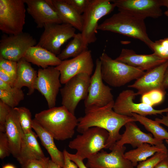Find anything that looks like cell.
I'll use <instances>...</instances> for the list:
<instances>
[{"label": "cell", "instance_id": "cell-30", "mask_svg": "<svg viewBox=\"0 0 168 168\" xmlns=\"http://www.w3.org/2000/svg\"><path fill=\"white\" fill-rule=\"evenodd\" d=\"M24 97L25 94L21 89L13 87L8 91L0 90V100L12 109L17 107Z\"/></svg>", "mask_w": 168, "mask_h": 168}, {"label": "cell", "instance_id": "cell-3", "mask_svg": "<svg viewBox=\"0 0 168 168\" xmlns=\"http://www.w3.org/2000/svg\"><path fill=\"white\" fill-rule=\"evenodd\" d=\"M144 20L119 11L99 25L97 30L110 31L138 39L151 49L153 42L147 34Z\"/></svg>", "mask_w": 168, "mask_h": 168}, {"label": "cell", "instance_id": "cell-40", "mask_svg": "<svg viewBox=\"0 0 168 168\" xmlns=\"http://www.w3.org/2000/svg\"><path fill=\"white\" fill-rule=\"evenodd\" d=\"M16 78L0 70V80L13 87Z\"/></svg>", "mask_w": 168, "mask_h": 168}, {"label": "cell", "instance_id": "cell-18", "mask_svg": "<svg viewBox=\"0 0 168 168\" xmlns=\"http://www.w3.org/2000/svg\"><path fill=\"white\" fill-rule=\"evenodd\" d=\"M26 10L32 17L37 28L48 23H63L57 13L47 0H24Z\"/></svg>", "mask_w": 168, "mask_h": 168}, {"label": "cell", "instance_id": "cell-27", "mask_svg": "<svg viewBox=\"0 0 168 168\" xmlns=\"http://www.w3.org/2000/svg\"><path fill=\"white\" fill-rule=\"evenodd\" d=\"M167 150L165 145L161 143L152 145L144 143L136 149L130 150L124 153L125 157L130 161L134 167L137 166L138 162H141L152 156L156 153Z\"/></svg>", "mask_w": 168, "mask_h": 168}, {"label": "cell", "instance_id": "cell-16", "mask_svg": "<svg viewBox=\"0 0 168 168\" xmlns=\"http://www.w3.org/2000/svg\"><path fill=\"white\" fill-rule=\"evenodd\" d=\"M119 11L145 19L162 15L159 0H111Z\"/></svg>", "mask_w": 168, "mask_h": 168}, {"label": "cell", "instance_id": "cell-22", "mask_svg": "<svg viewBox=\"0 0 168 168\" xmlns=\"http://www.w3.org/2000/svg\"><path fill=\"white\" fill-rule=\"evenodd\" d=\"M36 134L32 131L24 133L19 154L16 158L23 165L32 160L40 159L45 156L37 139Z\"/></svg>", "mask_w": 168, "mask_h": 168}, {"label": "cell", "instance_id": "cell-34", "mask_svg": "<svg viewBox=\"0 0 168 168\" xmlns=\"http://www.w3.org/2000/svg\"><path fill=\"white\" fill-rule=\"evenodd\" d=\"M168 157V150L157 152L150 158L140 162L136 168H154L159 162Z\"/></svg>", "mask_w": 168, "mask_h": 168}, {"label": "cell", "instance_id": "cell-37", "mask_svg": "<svg viewBox=\"0 0 168 168\" xmlns=\"http://www.w3.org/2000/svg\"><path fill=\"white\" fill-rule=\"evenodd\" d=\"M12 108L0 100V132L5 133L7 117Z\"/></svg>", "mask_w": 168, "mask_h": 168}, {"label": "cell", "instance_id": "cell-38", "mask_svg": "<svg viewBox=\"0 0 168 168\" xmlns=\"http://www.w3.org/2000/svg\"><path fill=\"white\" fill-rule=\"evenodd\" d=\"M49 157L30 160L21 166L22 168H48L49 160Z\"/></svg>", "mask_w": 168, "mask_h": 168}, {"label": "cell", "instance_id": "cell-26", "mask_svg": "<svg viewBox=\"0 0 168 168\" xmlns=\"http://www.w3.org/2000/svg\"><path fill=\"white\" fill-rule=\"evenodd\" d=\"M32 128L49 154L51 160L63 168L64 163L63 153L57 148L53 136L34 119H33Z\"/></svg>", "mask_w": 168, "mask_h": 168}, {"label": "cell", "instance_id": "cell-41", "mask_svg": "<svg viewBox=\"0 0 168 168\" xmlns=\"http://www.w3.org/2000/svg\"><path fill=\"white\" fill-rule=\"evenodd\" d=\"M69 159L75 163L79 168H88L83 162V160L79 158L75 154H72L67 152Z\"/></svg>", "mask_w": 168, "mask_h": 168}, {"label": "cell", "instance_id": "cell-39", "mask_svg": "<svg viewBox=\"0 0 168 168\" xmlns=\"http://www.w3.org/2000/svg\"><path fill=\"white\" fill-rule=\"evenodd\" d=\"M77 12L82 15L90 0H66Z\"/></svg>", "mask_w": 168, "mask_h": 168}, {"label": "cell", "instance_id": "cell-43", "mask_svg": "<svg viewBox=\"0 0 168 168\" xmlns=\"http://www.w3.org/2000/svg\"><path fill=\"white\" fill-rule=\"evenodd\" d=\"M155 120L160 124H163L168 127V113L166 115H163L161 119L156 118Z\"/></svg>", "mask_w": 168, "mask_h": 168}, {"label": "cell", "instance_id": "cell-5", "mask_svg": "<svg viewBox=\"0 0 168 168\" xmlns=\"http://www.w3.org/2000/svg\"><path fill=\"white\" fill-rule=\"evenodd\" d=\"M109 137V133L104 129L90 128L70 141L68 147L76 150V155L83 160L105 149Z\"/></svg>", "mask_w": 168, "mask_h": 168}, {"label": "cell", "instance_id": "cell-12", "mask_svg": "<svg viewBox=\"0 0 168 168\" xmlns=\"http://www.w3.org/2000/svg\"><path fill=\"white\" fill-rule=\"evenodd\" d=\"M37 72L35 89L44 96L49 108L54 107L61 86L60 72L54 66L39 68Z\"/></svg>", "mask_w": 168, "mask_h": 168}, {"label": "cell", "instance_id": "cell-46", "mask_svg": "<svg viewBox=\"0 0 168 168\" xmlns=\"http://www.w3.org/2000/svg\"><path fill=\"white\" fill-rule=\"evenodd\" d=\"M13 87L11 86L1 80H0V90L8 91L11 90Z\"/></svg>", "mask_w": 168, "mask_h": 168}, {"label": "cell", "instance_id": "cell-1", "mask_svg": "<svg viewBox=\"0 0 168 168\" xmlns=\"http://www.w3.org/2000/svg\"><path fill=\"white\" fill-rule=\"evenodd\" d=\"M114 101L101 107L85 108V114L78 119L77 131L82 133L87 129L98 127L107 130L109 134L105 149L110 150L121 138L120 128L128 122L137 121L133 116L122 115L113 109Z\"/></svg>", "mask_w": 168, "mask_h": 168}, {"label": "cell", "instance_id": "cell-15", "mask_svg": "<svg viewBox=\"0 0 168 168\" xmlns=\"http://www.w3.org/2000/svg\"><path fill=\"white\" fill-rule=\"evenodd\" d=\"M126 147L114 145L108 153L103 150L87 159L88 168H134L131 162L124 156Z\"/></svg>", "mask_w": 168, "mask_h": 168}, {"label": "cell", "instance_id": "cell-32", "mask_svg": "<svg viewBox=\"0 0 168 168\" xmlns=\"http://www.w3.org/2000/svg\"><path fill=\"white\" fill-rule=\"evenodd\" d=\"M14 108L18 113L20 123L24 133H28L32 131L33 119L30 110L23 106Z\"/></svg>", "mask_w": 168, "mask_h": 168}, {"label": "cell", "instance_id": "cell-44", "mask_svg": "<svg viewBox=\"0 0 168 168\" xmlns=\"http://www.w3.org/2000/svg\"><path fill=\"white\" fill-rule=\"evenodd\" d=\"M162 89L166 91L168 89V68L166 70L164 75L162 84Z\"/></svg>", "mask_w": 168, "mask_h": 168}, {"label": "cell", "instance_id": "cell-50", "mask_svg": "<svg viewBox=\"0 0 168 168\" xmlns=\"http://www.w3.org/2000/svg\"><path fill=\"white\" fill-rule=\"evenodd\" d=\"M164 14L168 17V9L165 12Z\"/></svg>", "mask_w": 168, "mask_h": 168}, {"label": "cell", "instance_id": "cell-19", "mask_svg": "<svg viewBox=\"0 0 168 168\" xmlns=\"http://www.w3.org/2000/svg\"><path fill=\"white\" fill-rule=\"evenodd\" d=\"M115 59L144 71L151 69L167 61L160 58L153 53L138 54L133 50L125 48L122 49L119 55Z\"/></svg>", "mask_w": 168, "mask_h": 168}, {"label": "cell", "instance_id": "cell-24", "mask_svg": "<svg viewBox=\"0 0 168 168\" xmlns=\"http://www.w3.org/2000/svg\"><path fill=\"white\" fill-rule=\"evenodd\" d=\"M37 75V71L30 63L22 58L17 62V73L13 87L21 89L23 87H26L28 90L27 94L31 95L35 90V83Z\"/></svg>", "mask_w": 168, "mask_h": 168}, {"label": "cell", "instance_id": "cell-21", "mask_svg": "<svg viewBox=\"0 0 168 168\" xmlns=\"http://www.w3.org/2000/svg\"><path fill=\"white\" fill-rule=\"evenodd\" d=\"M9 142L11 154L16 158L21 147L24 133L21 126L18 113L12 109L6 122L5 132Z\"/></svg>", "mask_w": 168, "mask_h": 168}, {"label": "cell", "instance_id": "cell-9", "mask_svg": "<svg viewBox=\"0 0 168 168\" xmlns=\"http://www.w3.org/2000/svg\"><path fill=\"white\" fill-rule=\"evenodd\" d=\"M91 77L86 73L79 74L69 80L60 89L62 105L73 114L80 101L87 96Z\"/></svg>", "mask_w": 168, "mask_h": 168}, {"label": "cell", "instance_id": "cell-49", "mask_svg": "<svg viewBox=\"0 0 168 168\" xmlns=\"http://www.w3.org/2000/svg\"><path fill=\"white\" fill-rule=\"evenodd\" d=\"M2 168H16L13 165L8 164L4 165Z\"/></svg>", "mask_w": 168, "mask_h": 168}, {"label": "cell", "instance_id": "cell-10", "mask_svg": "<svg viewBox=\"0 0 168 168\" xmlns=\"http://www.w3.org/2000/svg\"><path fill=\"white\" fill-rule=\"evenodd\" d=\"M37 43L36 40L26 32L3 36L0 40V57L18 62L29 48Z\"/></svg>", "mask_w": 168, "mask_h": 168}, {"label": "cell", "instance_id": "cell-4", "mask_svg": "<svg viewBox=\"0 0 168 168\" xmlns=\"http://www.w3.org/2000/svg\"><path fill=\"white\" fill-rule=\"evenodd\" d=\"M99 59L102 79L113 87L122 86L133 80L138 79L145 72L139 68L112 59L104 52Z\"/></svg>", "mask_w": 168, "mask_h": 168}, {"label": "cell", "instance_id": "cell-29", "mask_svg": "<svg viewBox=\"0 0 168 168\" xmlns=\"http://www.w3.org/2000/svg\"><path fill=\"white\" fill-rule=\"evenodd\" d=\"M132 115L137 121L143 125L147 130L152 133L155 139L161 141L168 140V132L160 124L136 113H133Z\"/></svg>", "mask_w": 168, "mask_h": 168}, {"label": "cell", "instance_id": "cell-2", "mask_svg": "<svg viewBox=\"0 0 168 168\" xmlns=\"http://www.w3.org/2000/svg\"><path fill=\"white\" fill-rule=\"evenodd\" d=\"M54 139L63 141L72 138L78 119L63 106L54 107L36 114L34 119Z\"/></svg>", "mask_w": 168, "mask_h": 168}, {"label": "cell", "instance_id": "cell-6", "mask_svg": "<svg viewBox=\"0 0 168 168\" xmlns=\"http://www.w3.org/2000/svg\"><path fill=\"white\" fill-rule=\"evenodd\" d=\"M115 5L111 0H90L82 15L81 34L86 45L95 42L97 40L98 22L100 19L112 12Z\"/></svg>", "mask_w": 168, "mask_h": 168}, {"label": "cell", "instance_id": "cell-48", "mask_svg": "<svg viewBox=\"0 0 168 168\" xmlns=\"http://www.w3.org/2000/svg\"><path fill=\"white\" fill-rule=\"evenodd\" d=\"M159 2L161 6H165L168 9V0H159Z\"/></svg>", "mask_w": 168, "mask_h": 168}, {"label": "cell", "instance_id": "cell-51", "mask_svg": "<svg viewBox=\"0 0 168 168\" xmlns=\"http://www.w3.org/2000/svg\"><path fill=\"white\" fill-rule=\"evenodd\" d=\"M165 142L168 145V140H165Z\"/></svg>", "mask_w": 168, "mask_h": 168}, {"label": "cell", "instance_id": "cell-42", "mask_svg": "<svg viewBox=\"0 0 168 168\" xmlns=\"http://www.w3.org/2000/svg\"><path fill=\"white\" fill-rule=\"evenodd\" d=\"M64 156V163L63 168H77V165L72 161L67 154V151L64 149L63 151Z\"/></svg>", "mask_w": 168, "mask_h": 168}, {"label": "cell", "instance_id": "cell-35", "mask_svg": "<svg viewBox=\"0 0 168 168\" xmlns=\"http://www.w3.org/2000/svg\"><path fill=\"white\" fill-rule=\"evenodd\" d=\"M17 68V62L0 57V70L16 78Z\"/></svg>", "mask_w": 168, "mask_h": 168}, {"label": "cell", "instance_id": "cell-45", "mask_svg": "<svg viewBox=\"0 0 168 168\" xmlns=\"http://www.w3.org/2000/svg\"><path fill=\"white\" fill-rule=\"evenodd\" d=\"M154 168H168V157L159 162Z\"/></svg>", "mask_w": 168, "mask_h": 168}, {"label": "cell", "instance_id": "cell-13", "mask_svg": "<svg viewBox=\"0 0 168 168\" xmlns=\"http://www.w3.org/2000/svg\"><path fill=\"white\" fill-rule=\"evenodd\" d=\"M136 96V93L133 90L122 91L114 102L113 110L118 114L130 117H133V113L146 116L168 113V107L161 110H156L152 106L142 102L135 103L133 100Z\"/></svg>", "mask_w": 168, "mask_h": 168}, {"label": "cell", "instance_id": "cell-20", "mask_svg": "<svg viewBox=\"0 0 168 168\" xmlns=\"http://www.w3.org/2000/svg\"><path fill=\"white\" fill-rule=\"evenodd\" d=\"M125 126L124 132L114 145L117 147H122L125 144H129L133 147L135 148L144 143H148L152 145L163 143V141L155 139L152 134L146 133L142 131L135 122H128Z\"/></svg>", "mask_w": 168, "mask_h": 168}, {"label": "cell", "instance_id": "cell-47", "mask_svg": "<svg viewBox=\"0 0 168 168\" xmlns=\"http://www.w3.org/2000/svg\"><path fill=\"white\" fill-rule=\"evenodd\" d=\"M48 168H62L58 165L53 161L51 160H49Z\"/></svg>", "mask_w": 168, "mask_h": 168}, {"label": "cell", "instance_id": "cell-17", "mask_svg": "<svg viewBox=\"0 0 168 168\" xmlns=\"http://www.w3.org/2000/svg\"><path fill=\"white\" fill-rule=\"evenodd\" d=\"M168 68V60L147 71L133 84L128 85V87L137 90V92L136 93V96L142 95L154 89H163L162 84L164 75Z\"/></svg>", "mask_w": 168, "mask_h": 168}, {"label": "cell", "instance_id": "cell-7", "mask_svg": "<svg viewBox=\"0 0 168 168\" xmlns=\"http://www.w3.org/2000/svg\"><path fill=\"white\" fill-rule=\"evenodd\" d=\"M24 0H0V30L8 35L23 32L25 23Z\"/></svg>", "mask_w": 168, "mask_h": 168}, {"label": "cell", "instance_id": "cell-14", "mask_svg": "<svg viewBox=\"0 0 168 168\" xmlns=\"http://www.w3.org/2000/svg\"><path fill=\"white\" fill-rule=\"evenodd\" d=\"M94 66L91 51L87 50L71 59L62 61L55 67L60 72L61 84H65L75 76L82 73L91 76Z\"/></svg>", "mask_w": 168, "mask_h": 168}, {"label": "cell", "instance_id": "cell-8", "mask_svg": "<svg viewBox=\"0 0 168 168\" xmlns=\"http://www.w3.org/2000/svg\"><path fill=\"white\" fill-rule=\"evenodd\" d=\"M36 45L47 49L56 55L61 52L62 45L76 34V29L65 23H48Z\"/></svg>", "mask_w": 168, "mask_h": 168}, {"label": "cell", "instance_id": "cell-33", "mask_svg": "<svg viewBox=\"0 0 168 168\" xmlns=\"http://www.w3.org/2000/svg\"><path fill=\"white\" fill-rule=\"evenodd\" d=\"M153 54L160 58L168 60V38L153 42L151 48Z\"/></svg>", "mask_w": 168, "mask_h": 168}, {"label": "cell", "instance_id": "cell-31", "mask_svg": "<svg viewBox=\"0 0 168 168\" xmlns=\"http://www.w3.org/2000/svg\"><path fill=\"white\" fill-rule=\"evenodd\" d=\"M166 93V91L163 89L152 90L142 95L141 102L153 107L162 102Z\"/></svg>", "mask_w": 168, "mask_h": 168}, {"label": "cell", "instance_id": "cell-11", "mask_svg": "<svg viewBox=\"0 0 168 168\" xmlns=\"http://www.w3.org/2000/svg\"><path fill=\"white\" fill-rule=\"evenodd\" d=\"M101 73V62L99 58L96 61L94 73L91 77L88 94L84 100L85 108L101 107L114 101L111 89L105 85Z\"/></svg>", "mask_w": 168, "mask_h": 168}, {"label": "cell", "instance_id": "cell-28", "mask_svg": "<svg viewBox=\"0 0 168 168\" xmlns=\"http://www.w3.org/2000/svg\"><path fill=\"white\" fill-rule=\"evenodd\" d=\"M88 49L81 33H79L76 34L72 39L57 56L61 60L63 61L70 58L76 57Z\"/></svg>", "mask_w": 168, "mask_h": 168}, {"label": "cell", "instance_id": "cell-36", "mask_svg": "<svg viewBox=\"0 0 168 168\" xmlns=\"http://www.w3.org/2000/svg\"><path fill=\"white\" fill-rule=\"evenodd\" d=\"M10 154L9 144L6 134L0 132V158L2 159Z\"/></svg>", "mask_w": 168, "mask_h": 168}, {"label": "cell", "instance_id": "cell-23", "mask_svg": "<svg viewBox=\"0 0 168 168\" xmlns=\"http://www.w3.org/2000/svg\"><path fill=\"white\" fill-rule=\"evenodd\" d=\"M57 13L63 23L69 24L81 31L82 30V15L66 0H47Z\"/></svg>", "mask_w": 168, "mask_h": 168}, {"label": "cell", "instance_id": "cell-25", "mask_svg": "<svg viewBox=\"0 0 168 168\" xmlns=\"http://www.w3.org/2000/svg\"><path fill=\"white\" fill-rule=\"evenodd\" d=\"M23 58L28 62L43 68L49 66L56 67L62 62L55 54L36 45L29 48Z\"/></svg>", "mask_w": 168, "mask_h": 168}]
</instances>
